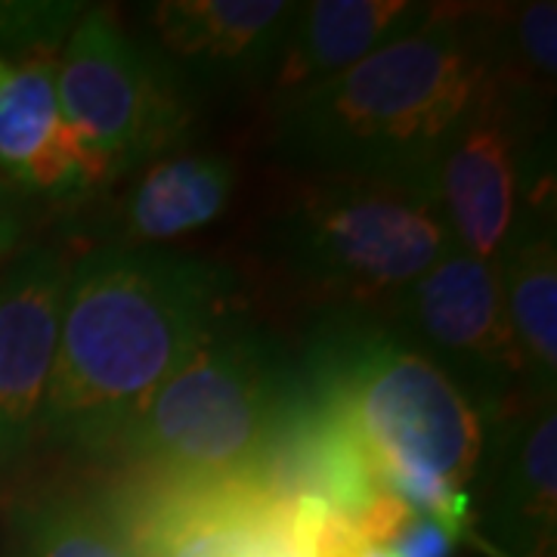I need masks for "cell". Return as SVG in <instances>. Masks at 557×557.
Returning <instances> with one entry per match:
<instances>
[{
	"instance_id": "4",
	"label": "cell",
	"mask_w": 557,
	"mask_h": 557,
	"mask_svg": "<svg viewBox=\"0 0 557 557\" xmlns=\"http://www.w3.org/2000/svg\"><path fill=\"white\" fill-rule=\"evenodd\" d=\"M449 245L434 199L347 177H307L258 230L270 276L325 313H387Z\"/></svg>"
},
{
	"instance_id": "17",
	"label": "cell",
	"mask_w": 557,
	"mask_h": 557,
	"mask_svg": "<svg viewBox=\"0 0 557 557\" xmlns=\"http://www.w3.org/2000/svg\"><path fill=\"white\" fill-rule=\"evenodd\" d=\"M16 557H137L115 520L69 493H44L13 508Z\"/></svg>"
},
{
	"instance_id": "1",
	"label": "cell",
	"mask_w": 557,
	"mask_h": 557,
	"mask_svg": "<svg viewBox=\"0 0 557 557\" xmlns=\"http://www.w3.org/2000/svg\"><path fill=\"white\" fill-rule=\"evenodd\" d=\"M236 276L174 248H94L69 273L38 437L112 458L183 357L233 310Z\"/></svg>"
},
{
	"instance_id": "6",
	"label": "cell",
	"mask_w": 557,
	"mask_h": 557,
	"mask_svg": "<svg viewBox=\"0 0 557 557\" xmlns=\"http://www.w3.org/2000/svg\"><path fill=\"white\" fill-rule=\"evenodd\" d=\"M186 84L149 40L124 32L106 7H87L57 57L65 121L97 159L106 189L177 146L189 127Z\"/></svg>"
},
{
	"instance_id": "16",
	"label": "cell",
	"mask_w": 557,
	"mask_h": 557,
	"mask_svg": "<svg viewBox=\"0 0 557 557\" xmlns=\"http://www.w3.org/2000/svg\"><path fill=\"white\" fill-rule=\"evenodd\" d=\"M431 3L409 0H313L298 3L295 22L267 81L270 115L325 81L338 78L381 44L416 25Z\"/></svg>"
},
{
	"instance_id": "10",
	"label": "cell",
	"mask_w": 557,
	"mask_h": 557,
	"mask_svg": "<svg viewBox=\"0 0 557 557\" xmlns=\"http://www.w3.org/2000/svg\"><path fill=\"white\" fill-rule=\"evenodd\" d=\"M72 263L60 248L38 245L0 276V471L38 440Z\"/></svg>"
},
{
	"instance_id": "3",
	"label": "cell",
	"mask_w": 557,
	"mask_h": 557,
	"mask_svg": "<svg viewBox=\"0 0 557 557\" xmlns=\"http://www.w3.org/2000/svg\"><path fill=\"white\" fill-rule=\"evenodd\" d=\"M298 381L362 446L379 486L391 474H424L471 490L486 424L387 313H325L307 341Z\"/></svg>"
},
{
	"instance_id": "5",
	"label": "cell",
	"mask_w": 557,
	"mask_h": 557,
	"mask_svg": "<svg viewBox=\"0 0 557 557\" xmlns=\"http://www.w3.org/2000/svg\"><path fill=\"white\" fill-rule=\"evenodd\" d=\"M295 384L298 362L230 310L168 375L112 458L152 478H245Z\"/></svg>"
},
{
	"instance_id": "8",
	"label": "cell",
	"mask_w": 557,
	"mask_h": 557,
	"mask_svg": "<svg viewBox=\"0 0 557 557\" xmlns=\"http://www.w3.org/2000/svg\"><path fill=\"white\" fill-rule=\"evenodd\" d=\"M493 81L478 112L458 127L434 174V196L461 251L498 263L523 199L527 168L542 159Z\"/></svg>"
},
{
	"instance_id": "15",
	"label": "cell",
	"mask_w": 557,
	"mask_h": 557,
	"mask_svg": "<svg viewBox=\"0 0 557 557\" xmlns=\"http://www.w3.org/2000/svg\"><path fill=\"white\" fill-rule=\"evenodd\" d=\"M505 313L518 344L530 399H555L557 381V236L555 180L539 164L523 177V199L498 255Z\"/></svg>"
},
{
	"instance_id": "7",
	"label": "cell",
	"mask_w": 557,
	"mask_h": 557,
	"mask_svg": "<svg viewBox=\"0 0 557 557\" xmlns=\"http://www.w3.org/2000/svg\"><path fill=\"white\" fill-rule=\"evenodd\" d=\"M387 317L456 381L483 424L530 403L498 263L449 245L394 300Z\"/></svg>"
},
{
	"instance_id": "13",
	"label": "cell",
	"mask_w": 557,
	"mask_h": 557,
	"mask_svg": "<svg viewBox=\"0 0 557 557\" xmlns=\"http://www.w3.org/2000/svg\"><path fill=\"white\" fill-rule=\"evenodd\" d=\"M483 443L486 530L508 557H552L557 533V412L555 399H530L505 412Z\"/></svg>"
},
{
	"instance_id": "14",
	"label": "cell",
	"mask_w": 557,
	"mask_h": 557,
	"mask_svg": "<svg viewBox=\"0 0 557 557\" xmlns=\"http://www.w3.org/2000/svg\"><path fill=\"white\" fill-rule=\"evenodd\" d=\"M127 177L124 186L102 189L109 196L90 208V251L161 248V242L180 239L214 223L236 193V164L214 152L164 156Z\"/></svg>"
},
{
	"instance_id": "9",
	"label": "cell",
	"mask_w": 557,
	"mask_h": 557,
	"mask_svg": "<svg viewBox=\"0 0 557 557\" xmlns=\"http://www.w3.org/2000/svg\"><path fill=\"white\" fill-rule=\"evenodd\" d=\"M270 496L248 480H180L137 474L102 511L137 557H267Z\"/></svg>"
},
{
	"instance_id": "19",
	"label": "cell",
	"mask_w": 557,
	"mask_h": 557,
	"mask_svg": "<svg viewBox=\"0 0 557 557\" xmlns=\"http://www.w3.org/2000/svg\"><path fill=\"white\" fill-rule=\"evenodd\" d=\"M456 542V533H449L443 523L412 511L384 548L394 557H453Z\"/></svg>"
},
{
	"instance_id": "11",
	"label": "cell",
	"mask_w": 557,
	"mask_h": 557,
	"mask_svg": "<svg viewBox=\"0 0 557 557\" xmlns=\"http://www.w3.org/2000/svg\"><path fill=\"white\" fill-rule=\"evenodd\" d=\"M0 177L22 196L75 208L106 189L100 164L62 115L57 57H0Z\"/></svg>"
},
{
	"instance_id": "18",
	"label": "cell",
	"mask_w": 557,
	"mask_h": 557,
	"mask_svg": "<svg viewBox=\"0 0 557 557\" xmlns=\"http://www.w3.org/2000/svg\"><path fill=\"white\" fill-rule=\"evenodd\" d=\"M84 3H0V57H60L62 44L84 16Z\"/></svg>"
},
{
	"instance_id": "12",
	"label": "cell",
	"mask_w": 557,
	"mask_h": 557,
	"mask_svg": "<svg viewBox=\"0 0 557 557\" xmlns=\"http://www.w3.org/2000/svg\"><path fill=\"white\" fill-rule=\"evenodd\" d=\"M298 3L285 0H164L146 10L152 47L183 84H267Z\"/></svg>"
},
{
	"instance_id": "21",
	"label": "cell",
	"mask_w": 557,
	"mask_h": 557,
	"mask_svg": "<svg viewBox=\"0 0 557 557\" xmlns=\"http://www.w3.org/2000/svg\"><path fill=\"white\" fill-rule=\"evenodd\" d=\"M357 557H394V555H391L384 545H366V548H362Z\"/></svg>"
},
{
	"instance_id": "20",
	"label": "cell",
	"mask_w": 557,
	"mask_h": 557,
	"mask_svg": "<svg viewBox=\"0 0 557 557\" xmlns=\"http://www.w3.org/2000/svg\"><path fill=\"white\" fill-rule=\"evenodd\" d=\"M25 196L0 177V260L13 258L25 239Z\"/></svg>"
},
{
	"instance_id": "2",
	"label": "cell",
	"mask_w": 557,
	"mask_h": 557,
	"mask_svg": "<svg viewBox=\"0 0 557 557\" xmlns=\"http://www.w3.org/2000/svg\"><path fill=\"white\" fill-rule=\"evenodd\" d=\"M496 81L480 7H440L273 112L270 146L304 177L369 180L434 199L440 156Z\"/></svg>"
}]
</instances>
